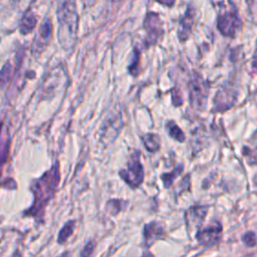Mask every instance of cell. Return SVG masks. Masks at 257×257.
<instances>
[{
  "instance_id": "cell-1",
  "label": "cell",
  "mask_w": 257,
  "mask_h": 257,
  "mask_svg": "<svg viewBox=\"0 0 257 257\" xmlns=\"http://www.w3.org/2000/svg\"><path fill=\"white\" fill-rule=\"evenodd\" d=\"M60 181L58 164L45 172L40 178L34 180L31 185V191L34 196V202L25 212V215L32 216L36 221H40L49 200L53 197Z\"/></svg>"
},
{
  "instance_id": "cell-2",
  "label": "cell",
  "mask_w": 257,
  "mask_h": 257,
  "mask_svg": "<svg viewBox=\"0 0 257 257\" xmlns=\"http://www.w3.org/2000/svg\"><path fill=\"white\" fill-rule=\"evenodd\" d=\"M58 40L62 48L70 51L76 39L78 17L76 11V0H62L57 8Z\"/></svg>"
},
{
  "instance_id": "cell-3",
  "label": "cell",
  "mask_w": 257,
  "mask_h": 257,
  "mask_svg": "<svg viewBox=\"0 0 257 257\" xmlns=\"http://www.w3.org/2000/svg\"><path fill=\"white\" fill-rule=\"evenodd\" d=\"M119 176L132 188H137L143 183L145 172L140 160L139 151L134 152L127 162L126 168L119 171Z\"/></svg>"
},
{
  "instance_id": "cell-4",
  "label": "cell",
  "mask_w": 257,
  "mask_h": 257,
  "mask_svg": "<svg viewBox=\"0 0 257 257\" xmlns=\"http://www.w3.org/2000/svg\"><path fill=\"white\" fill-rule=\"evenodd\" d=\"M189 91L191 105L195 108H203L206 105L209 87L206 80H204L202 76L197 72L192 74L191 80L189 82Z\"/></svg>"
},
{
  "instance_id": "cell-5",
  "label": "cell",
  "mask_w": 257,
  "mask_h": 257,
  "mask_svg": "<svg viewBox=\"0 0 257 257\" xmlns=\"http://www.w3.org/2000/svg\"><path fill=\"white\" fill-rule=\"evenodd\" d=\"M144 27L147 32L146 42L148 45L155 44L163 35V22L160 15L155 12H149L144 21Z\"/></svg>"
},
{
  "instance_id": "cell-6",
  "label": "cell",
  "mask_w": 257,
  "mask_h": 257,
  "mask_svg": "<svg viewBox=\"0 0 257 257\" xmlns=\"http://www.w3.org/2000/svg\"><path fill=\"white\" fill-rule=\"evenodd\" d=\"M217 26L219 31L224 36L233 37L241 26V21L238 17L237 12L227 11L219 15Z\"/></svg>"
},
{
  "instance_id": "cell-7",
  "label": "cell",
  "mask_w": 257,
  "mask_h": 257,
  "mask_svg": "<svg viewBox=\"0 0 257 257\" xmlns=\"http://www.w3.org/2000/svg\"><path fill=\"white\" fill-rule=\"evenodd\" d=\"M221 232H222L221 224L219 222H214L208 227L200 230L197 233L196 238L200 245L205 247H210L218 242V240L221 237Z\"/></svg>"
},
{
  "instance_id": "cell-8",
  "label": "cell",
  "mask_w": 257,
  "mask_h": 257,
  "mask_svg": "<svg viewBox=\"0 0 257 257\" xmlns=\"http://www.w3.org/2000/svg\"><path fill=\"white\" fill-rule=\"evenodd\" d=\"M52 33V25L49 18H46L43 23L41 24L38 34L35 37L34 43H33V51L36 53L41 52L45 46L48 44L50 37Z\"/></svg>"
},
{
  "instance_id": "cell-9",
  "label": "cell",
  "mask_w": 257,
  "mask_h": 257,
  "mask_svg": "<svg viewBox=\"0 0 257 257\" xmlns=\"http://www.w3.org/2000/svg\"><path fill=\"white\" fill-rule=\"evenodd\" d=\"M193 23H194V9L191 6H189L187 8V11L184 17L180 22V27L178 30V36L181 41H186L189 38L192 32Z\"/></svg>"
},
{
  "instance_id": "cell-10",
  "label": "cell",
  "mask_w": 257,
  "mask_h": 257,
  "mask_svg": "<svg viewBox=\"0 0 257 257\" xmlns=\"http://www.w3.org/2000/svg\"><path fill=\"white\" fill-rule=\"evenodd\" d=\"M235 101V93L229 87H224L218 91L215 97V108L224 110L229 108Z\"/></svg>"
},
{
  "instance_id": "cell-11",
  "label": "cell",
  "mask_w": 257,
  "mask_h": 257,
  "mask_svg": "<svg viewBox=\"0 0 257 257\" xmlns=\"http://www.w3.org/2000/svg\"><path fill=\"white\" fill-rule=\"evenodd\" d=\"M164 233L163 228L157 222H151L144 227V239L147 246H151L156 240L160 239Z\"/></svg>"
},
{
  "instance_id": "cell-12",
  "label": "cell",
  "mask_w": 257,
  "mask_h": 257,
  "mask_svg": "<svg viewBox=\"0 0 257 257\" xmlns=\"http://www.w3.org/2000/svg\"><path fill=\"white\" fill-rule=\"evenodd\" d=\"M207 209L202 206H195L191 207L190 210L187 212V224L188 226L193 224L194 226H199V224L204 220L206 215Z\"/></svg>"
},
{
  "instance_id": "cell-13",
  "label": "cell",
  "mask_w": 257,
  "mask_h": 257,
  "mask_svg": "<svg viewBox=\"0 0 257 257\" xmlns=\"http://www.w3.org/2000/svg\"><path fill=\"white\" fill-rule=\"evenodd\" d=\"M37 23V18L34 15L33 12L28 11L24 14V16L22 17L21 21H20V25H19V30L22 34L26 35L28 33H30L34 27L36 26Z\"/></svg>"
},
{
  "instance_id": "cell-14",
  "label": "cell",
  "mask_w": 257,
  "mask_h": 257,
  "mask_svg": "<svg viewBox=\"0 0 257 257\" xmlns=\"http://www.w3.org/2000/svg\"><path fill=\"white\" fill-rule=\"evenodd\" d=\"M143 143L145 148L151 152V153H156L160 150V138L158 135L155 134H147L142 137Z\"/></svg>"
},
{
  "instance_id": "cell-15",
  "label": "cell",
  "mask_w": 257,
  "mask_h": 257,
  "mask_svg": "<svg viewBox=\"0 0 257 257\" xmlns=\"http://www.w3.org/2000/svg\"><path fill=\"white\" fill-rule=\"evenodd\" d=\"M74 228H75V221L74 220H70V221L66 222L64 224V226L61 228V230L59 231V234H58V237H57V242L59 244L65 243L66 240L73 233Z\"/></svg>"
},
{
  "instance_id": "cell-16",
  "label": "cell",
  "mask_w": 257,
  "mask_h": 257,
  "mask_svg": "<svg viewBox=\"0 0 257 257\" xmlns=\"http://www.w3.org/2000/svg\"><path fill=\"white\" fill-rule=\"evenodd\" d=\"M167 132L170 135V137L180 143H183L185 141V134L180 128V126L175 123L173 120H170L167 122Z\"/></svg>"
},
{
  "instance_id": "cell-17",
  "label": "cell",
  "mask_w": 257,
  "mask_h": 257,
  "mask_svg": "<svg viewBox=\"0 0 257 257\" xmlns=\"http://www.w3.org/2000/svg\"><path fill=\"white\" fill-rule=\"evenodd\" d=\"M182 171H183V165L180 164V165H179L178 167H176L172 172L163 174V175L161 176V179H162V181H163V183H164V186H165L166 188H169V187L173 184V182H174V180L176 179V177H178V176L182 173Z\"/></svg>"
},
{
  "instance_id": "cell-18",
  "label": "cell",
  "mask_w": 257,
  "mask_h": 257,
  "mask_svg": "<svg viewBox=\"0 0 257 257\" xmlns=\"http://www.w3.org/2000/svg\"><path fill=\"white\" fill-rule=\"evenodd\" d=\"M126 205H127V202H125L123 200H115V202H114V200H110L107 203L106 207L108 210H110L111 214H117L120 210L124 209L126 207Z\"/></svg>"
},
{
  "instance_id": "cell-19",
  "label": "cell",
  "mask_w": 257,
  "mask_h": 257,
  "mask_svg": "<svg viewBox=\"0 0 257 257\" xmlns=\"http://www.w3.org/2000/svg\"><path fill=\"white\" fill-rule=\"evenodd\" d=\"M11 76V64L7 62L1 70V87L4 89Z\"/></svg>"
},
{
  "instance_id": "cell-20",
  "label": "cell",
  "mask_w": 257,
  "mask_h": 257,
  "mask_svg": "<svg viewBox=\"0 0 257 257\" xmlns=\"http://www.w3.org/2000/svg\"><path fill=\"white\" fill-rule=\"evenodd\" d=\"M139 60H140V51L138 49H135L134 50V55H133V60L131 62V65L128 66V71L132 75H137L138 74Z\"/></svg>"
},
{
  "instance_id": "cell-21",
  "label": "cell",
  "mask_w": 257,
  "mask_h": 257,
  "mask_svg": "<svg viewBox=\"0 0 257 257\" xmlns=\"http://www.w3.org/2000/svg\"><path fill=\"white\" fill-rule=\"evenodd\" d=\"M243 241H244V243H245L247 246L251 247V246H253V245L256 244L257 238H256V235H255L253 232H247V233H245V235L243 236Z\"/></svg>"
},
{
  "instance_id": "cell-22",
  "label": "cell",
  "mask_w": 257,
  "mask_h": 257,
  "mask_svg": "<svg viewBox=\"0 0 257 257\" xmlns=\"http://www.w3.org/2000/svg\"><path fill=\"white\" fill-rule=\"evenodd\" d=\"M94 246H95L94 241H92V240L88 241V242L85 244V246H84L83 250L81 251L80 255H81V256H88V255H90V254L93 252Z\"/></svg>"
},
{
  "instance_id": "cell-23",
  "label": "cell",
  "mask_w": 257,
  "mask_h": 257,
  "mask_svg": "<svg viewBox=\"0 0 257 257\" xmlns=\"http://www.w3.org/2000/svg\"><path fill=\"white\" fill-rule=\"evenodd\" d=\"M156 1L163 5H166V6H173L176 0H156Z\"/></svg>"
},
{
  "instance_id": "cell-24",
  "label": "cell",
  "mask_w": 257,
  "mask_h": 257,
  "mask_svg": "<svg viewBox=\"0 0 257 257\" xmlns=\"http://www.w3.org/2000/svg\"><path fill=\"white\" fill-rule=\"evenodd\" d=\"M256 181H257V179H256Z\"/></svg>"
}]
</instances>
